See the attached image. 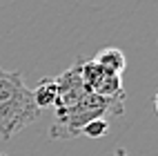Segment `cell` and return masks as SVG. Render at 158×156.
<instances>
[{
	"label": "cell",
	"instance_id": "6da1fadb",
	"mask_svg": "<svg viewBox=\"0 0 158 156\" xmlns=\"http://www.w3.org/2000/svg\"><path fill=\"white\" fill-rule=\"evenodd\" d=\"M31 89L25 87L20 71L0 67V138L11 141L29 123L40 118Z\"/></svg>",
	"mask_w": 158,
	"mask_h": 156
},
{
	"label": "cell",
	"instance_id": "7a4b0ae2",
	"mask_svg": "<svg viewBox=\"0 0 158 156\" xmlns=\"http://www.w3.org/2000/svg\"><path fill=\"white\" fill-rule=\"evenodd\" d=\"M125 114V96L118 98H102L96 94H87L78 105H73L71 109L56 112L54 125L49 129V136L56 141H69L80 136L82 127L91 120L98 118H111V116H123Z\"/></svg>",
	"mask_w": 158,
	"mask_h": 156
},
{
	"label": "cell",
	"instance_id": "3957f363",
	"mask_svg": "<svg viewBox=\"0 0 158 156\" xmlns=\"http://www.w3.org/2000/svg\"><path fill=\"white\" fill-rule=\"evenodd\" d=\"M80 76H82L85 87L91 94H96V96H102V98L125 96L123 78L107 71V69H102L100 65H96L94 58H80Z\"/></svg>",
	"mask_w": 158,
	"mask_h": 156
},
{
	"label": "cell",
	"instance_id": "277c9868",
	"mask_svg": "<svg viewBox=\"0 0 158 156\" xmlns=\"http://www.w3.org/2000/svg\"><path fill=\"white\" fill-rule=\"evenodd\" d=\"M80 58L82 56H78L73 60V65L69 69H65L60 76H56V82H58V100L54 105L56 112L71 109L73 105H78V103L89 94V89L85 87L82 76H80Z\"/></svg>",
	"mask_w": 158,
	"mask_h": 156
},
{
	"label": "cell",
	"instance_id": "5b68a950",
	"mask_svg": "<svg viewBox=\"0 0 158 156\" xmlns=\"http://www.w3.org/2000/svg\"><path fill=\"white\" fill-rule=\"evenodd\" d=\"M31 94H34V103L36 107L43 112L47 107H54L56 100H58V82L54 76H45L43 80L36 85V89H31Z\"/></svg>",
	"mask_w": 158,
	"mask_h": 156
},
{
	"label": "cell",
	"instance_id": "8992f818",
	"mask_svg": "<svg viewBox=\"0 0 158 156\" xmlns=\"http://www.w3.org/2000/svg\"><path fill=\"white\" fill-rule=\"evenodd\" d=\"M94 62L100 65L102 69L111 71V74H116V76H120L125 71V67H127V58H125V54L118 47H105V49H100L96 54V58H94Z\"/></svg>",
	"mask_w": 158,
	"mask_h": 156
},
{
	"label": "cell",
	"instance_id": "52a82bcc",
	"mask_svg": "<svg viewBox=\"0 0 158 156\" xmlns=\"http://www.w3.org/2000/svg\"><path fill=\"white\" fill-rule=\"evenodd\" d=\"M109 134V120L107 118H98V120H91L82 127L80 136H87V138H100V136H107Z\"/></svg>",
	"mask_w": 158,
	"mask_h": 156
},
{
	"label": "cell",
	"instance_id": "ba28073f",
	"mask_svg": "<svg viewBox=\"0 0 158 156\" xmlns=\"http://www.w3.org/2000/svg\"><path fill=\"white\" fill-rule=\"evenodd\" d=\"M152 100H154V109H156V114H158V91L154 94V98H152Z\"/></svg>",
	"mask_w": 158,
	"mask_h": 156
},
{
	"label": "cell",
	"instance_id": "9c48e42d",
	"mask_svg": "<svg viewBox=\"0 0 158 156\" xmlns=\"http://www.w3.org/2000/svg\"><path fill=\"white\" fill-rule=\"evenodd\" d=\"M114 156H129V154H127V150H116Z\"/></svg>",
	"mask_w": 158,
	"mask_h": 156
},
{
	"label": "cell",
	"instance_id": "30bf717a",
	"mask_svg": "<svg viewBox=\"0 0 158 156\" xmlns=\"http://www.w3.org/2000/svg\"><path fill=\"white\" fill-rule=\"evenodd\" d=\"M0 156H5V154H0Z\"/></svg>",
	"mask_w": 158,
	"mask_h": 156
}]
</instances>
